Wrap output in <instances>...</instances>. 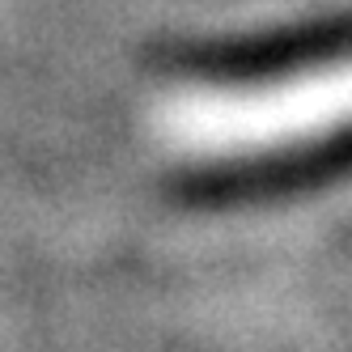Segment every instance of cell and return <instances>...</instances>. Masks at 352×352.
Here are the masks:
<instances>
[{"label":"cell","instance_id":"1","mask_svg":"<svg viewBox=\"0 0 352 352\" xmlns=\"http://www.w3.org/2000/svg\"><path fill=\"white\" fill-rule=\"evenodd\" d=\"M157 132L187 162L234 166L352 136V52L255 81H204L162 98Z\"/></svg>","mask_w":352,"mask_h":352}]
</instances>
